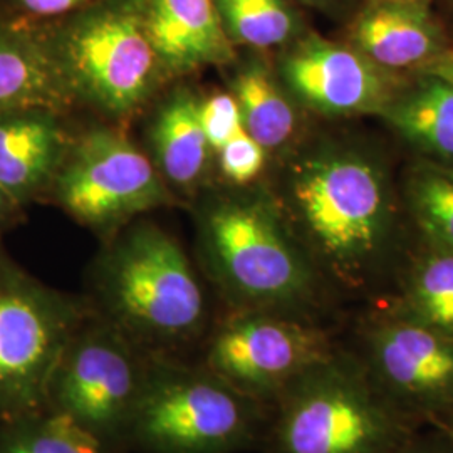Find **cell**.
<instances>
[{"instance_id":"cell-1","label":"cell","mask_w":453,"mask_h":453,"mask_svg":"<svg viewBox=\"0 0 453 453\" xmlns=\"http://www.w3.org/2000/svg\"><path fill=\"white\" fill-rule=\"evenodd\" d=\"M88 301L150 357L195 359L211 327L192 260L151 222L130 224L104 242Z\"/></svg>"},{"instance_id":"cell-2","label":"cell","mask_w":453,"mask_h":453,"mask_svg":"<svg viewBox=\"0 0 453 453\" xmlns=\"http://www.w3.org/2000/svg\"><path fill=\"white\" fill-rule=\"evenodd\" d=\"M277 207L314 265L344 279L381 252L395 215L383 162L366 148L336 142L292 160Z\"/></svg>"},{"instance_id":"cell-3","label":"cell","mask_w":453,"mask_h":453,"mask_svg":"<svg viewBox=\"0 0 453 453\" xmlns=\"http://www.w3.org/2000/svg\"><path fill=\"white\" fill-rule=\"evenodd\" d=\"M196 250L228 311L299 316L314 301L316 265L273 198L211 196L196 213Z\"/></svg>"},{"instance_id":"cell-4","label":"cell","mask_w":453,"mask_h":453,"mask_svg":"<svg viewBox=\"0 0 453 453\" xmlns=\"http://www.w3.org/2000/svg\"><path fill=\"white\" fill-rule=\"evenodd\" d=\"M145 0H95L39 24L73 103L125 123L170 81L146 33Z\"/></svg>"},{"instance_id":"cell-5","label":"cell","mask_w":453,"mask_h":453,"mask_svg":"<svg viewBox=\"0 0 453 453\" xmlns=\"http://www.w3.org/2000/svg\"><path fill=\"white\" fill-rule=\"evenodd\" d=\"M265 408L198 359L151 357L127 449L138 453L241 452L259 440Z\"/></svg>"},{"instance_id":"cell-6","label":"cell","mask_w":453,"mask_h":453,"mask_svg":"<svg viewBox=\"0 0 453 453\" xmlns=\"http://www.w3.org/2000/svg\"><path fill=\"white\" fill-rule=\"evenodd\" d=\"M383 400L355 365L333 355L275 400L273 453H388L400 430Z\"/></svg>"},{"instance_id":"cell-7","label":"cell","mask_w":453,"mask_h":453,"mask_svg":"<svg viewBox=\"0 0 453 453\" xmlns=\"http://www.w3.org/2000/svg\"><path fill=\"white\" fill-rule=\"evenodd\" d=\"M91 311L88 297L42 284L0 247V420L44 408L49 378Z\"/></svg>"},{"instance_id":"cell-8","label":"cell","mask_w":453,"mask_h":453,"mask_svg":"<svg viewBox=\"0 0 453 453\" xmlns=\"http://www.w3.org/2000/svg\"><path fill=\"white\" fill-rule=\"evenodd\" d=\"M151 357L91 311L49 378L44 408L128 452L127 437Z\"/></svg>"},{"instance_id":"cell-9","label":"cell","mask_w":453,"mask_h":453,"mask_svg":"<svg viewBox=\"0 0 453 453\" xmlns=\"http://www.w3.org/2000/svg\"><path fill=\"white\" fill-rule=\"evenodd\" d=\"M48 195L104 242L142 213L175 203L151 158L108 127L73 138Z\"/></svg>"},{"instance_id":"cell-10","label":"cell","mask_w":453,"mask_h":453,"mask_svg":"<svg viewBox=\"0 0 453 453\" xmlns=\"http://www.w3.org/2000/svg\"><path fill=\"white\" fill-rule=\"evenodd\" d=\"M334 355L323 331L274 311H228L211 324L196 359L230 387L265 405Z\"/></svg>"},{"instance_id":"cell-11","label":"cell","mask_w":453,"mask_h":453,"mask_svg":"<svg viewBox=\"0 0 453 453\" xmlns=\"http://www.w3.org/2000/svg\"><path fill=\"white\" fill-rule=\"evenodd\" d=\"M277 80L294 103L327 118L380 114L398 89L389 71L357 49L319 35H304L288 46Z\"/></svg>"},{"instance_id":"cell-12","label":"cell","mask_w":453,"mask_h":453,"mask_svg":"<svg viewBox=\"0 0 453 453\" xmlns=\"http://www.w3.org/2000/svg\"><path fill=\"white\" fill-rule=\"evenodd\" d=\"M372 366L383 389L423 408L453 405V340L400 319L381 326L372 340Z\"/></svg>"},{"instance_id":"cell-13","label":"cell","mask_w":453,"mask_h":453,"mask_svg":"<svg viewBox=\"0 0 453 453\" xmlns=\"http://www.w3.org/2000/svg\"><path fill=\"white\" fill-rule=\"evenodd\" d=\"M63 111L20 108L0 114V185L26 209L49 194L73 136Z\"/></svg>"},{"instance_id":"cell-14","label":"cell","mask_w":453,"mask_h":453,"mask_svg":"<svg viewBox=\"0 0 453 453\" xmlns=\"http://www.w3.org/2000/svg\"><path fill=\"white\" fill-rule=\"evenodd\" d=\"M143 12L150 42L168 80L235 61L215 0H145Z\"/></svg>"},{"instance_id":"cell-15","label":"cell","mask_w":453,"mask_h":453,"mask_svg":"<svg viewBox=\"0 0 453 453\" xmlns=\"http://www.w3.org/2000/svg\"><path fill=\"white\" fill-rule=\"evenodd\" d=\"M353 48L385 71L423 67L443 50L425 0H380L357 17Z\"/></svg>"},{"instance_id":"cell-16","label":"cell","mask_w":453,"mask_h":453,"mask_svg":"<svg viewBox=\"0 0 453 453\" xmlns=\"http://www.w3.org/2000/svg\"><path fill=\"white\" fill-rule=\"evenodd\" d=\"M73 104L41 26L0 16V114L35 106L65 113Z\"/></svg>"},{"instance_id":"cell-17","label":"cell","mask_w":453,"mask_h":453,"mask_svg":"<svg viewBox=\"0 0 453 453\" xmlns=\"http://www.w3.org/2000/svg\"><path fill=\"white\" fill-rule=\"evenodd\" d=\"M151 162L168 187L194 192L211 170L213 151L200 123V97L180 86L165 96L148 130Z\"/></svg>"},{"instance_id":"cell-18","label":"cell","mask_w":453,"mask_h":453,"mask_svg":"<svg viewBox=\"0 0 453 453\" xmlns=\"http://www.w3.org/2000/svg\"><path fill=\"white\" fill-rule=\"evenodd\" d=\"M380 114L432 160L453 165V88L449 82L423 73L410 88L396 89Z\"/></svg>"},{"instance_id":"cell-19","label":"cell","mask_w":453,"mask_h":453,"mask_svg":"<svg viewBox=\"0 0 453 453\" xmlns=\"http://www.w3.org/2000/svg\"><path fill=\"white\" fill-rule=\"evenodd\" d=\"M230 93L239 104L243 130L267 153L291 143L297 131V111L264 59L247 58L239 63L230 80Z\"/></svg>"},{"instance_id":"cell-20","label":"cell","mask_w":453,"mask_h":453,"mask_svg":"<svg viewBox=\"0 0 453 453\" xmlns=\"http://www.w3.org/2000/svg\"><path fill=\"white\" fill-rule=\"evenodd\" d=\"M0 453H128L49 408L0 420Z\"/></svg>"},{"instance_id":"cell-21","label":"cell","mask_w":453,"mask_h":453,"mask_svg":"<svg viewBox=\"0 0 453 453\" xmlns=\"http://www.w3.org/2000/svg\"><path fill=\"white\" fill-rule=\"evenodd\" d=\"M215 5L234 48H280L301 37V17L289 0H215Z\"/></svg>"},{"instance_id":"cell-22","label":"cell","mask_w":453,"mask_h":453,"mask_svg":"<svg viewBox=\"0 0 453 453\" xmlns=\"http://www.w3.org/2000/svg\"><path fill=\"white\" fill-rule=\"evenodd\" d=\"M406 195L425 235L438 249L453 252V165L417 163L410 172Z\"/></svg>"},{"instance_id":"cell-23","label":"cell","mask_w":453,"mask_h":453,"mask_svg":"<svg viewBox=\"0 0 453 453\" xmlns=\"http://www.w3.org/2000/svg\"><path fill=\"white\" fill-rule=\"evenodd\" d=\"M408 318L453 340V252L438 249L417 264L406 291Z\"/></svg>"},{"instance_id":"cell-24","label":"cell","mask_w":453,"mask_h":453,"mask_svg":"<svg viewBox=\"0 0 453 453\" xmlns=\"http://www.w3.org/2000/svg\"><path fill=\"white\" fill-rule=\"evenodd\" d=\"M219 170L234 185H249L259 177L267 162V151L247 131L232 136L217 153Z\"/></svg>"},{"instance_id":"cell-25","label":"cell","mask_w":453,"mask_h":453,"mask_svg":"<svg viewBox=\"0 0 453 453\" xmlns=\"http://www.w3.org/2000/svg\"><path fill=\"white\" fill-rule=\"evenodd\" d=\"M200 123L211 151L217 153L242 130V116L234 95L230 91H217L200 99Z\"/></svg>"},{"instance_id":"cell-26","label":"cell","mask_w":453,"mask_h":453,"mask_svg":"<svg viewBox=\"0 0 453 453\" xmlns=\"http://www.w3.org/2000/svg\"><path fill=\"white\" fill-rule=\"evenodd\" d=\"M91 2L95 0H2L0 16L42 24L69 16Z\"/></svg>"},{"instance_id":"cell-27","label":"cell","mask_w":453,"mask_h":453,"mask_svg":"<svg viewBox=\"0 0 453 453\" xmlns=\"http://www.w3.org/2000/svg\"><path fill=\"white\" fill-rule=\"evenodd\" d=\"M20 213H22V207H19L16 200L0 185V247H2V237L9 228L16 226L20 219Z\"/></svg>"},{"instance_id":"cell-28","label":"cell","mask_w":453,"mask_h":453,"mask_svg":"<svg viewBox=\"0 0 453 453\" xmlns=\"http://www.w3.org/2000/svg\"><path fill=\"white\" fill-rule=\"evenodd\" d=\"M420 71L438 76L453 88V50H443L432 63L423 65Z\"/></svg>"},{"instance_id":"cell-29","label":"cell","mask_w":453,"mask_h":453,"mask_svg":"<svg viewBox=\"0 0 453 453\" xmlns=\"http://www.w3.org/2000/svg\"><path fill=\"white\" fill-rule=\"evenodd\" d=\"M297 2H303V4H309V5H326V4H329L331 0H297Z\"/></svg>"}]
</instances>
